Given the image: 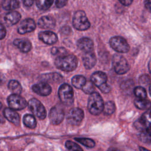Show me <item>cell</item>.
I'll use <instances>...</instances> for the list:
<instances>
[{
  "label": "cell",
  "instance_id": "ab89813d",
  "mask_svg": "<svg viewBox=\"0 0 151 151\" xmlns=\"http://www.w3.org/2000/svg\"><path fill=\"white\" fill-rule=\"evenodd\" d=\"M6 33V31L5 27L2 24H0V40L3 39L5 37Z\"/></svg>",
  "mask_w": 151,
  "mask_h": 151
},
{
  "label": "cell",
  "instance_id": "9c48e42d",
  "mask_svg": "<svg viewBox=\"0 0 151 151\" xmlns=\"http://www.w3.org/2000/svg\"><path fill=\"white\" fill-rule=\"evenodd\" d=\"M84 117V112L80 108H73L70 110L67 116V120L69 124L73 126L79 124Z\"/></svg>",
  "mask_w": 151,
  "mask_h": 151
},
{
  "label": "cell",
  "instance_id": "ac0fdd59",
  "mask_svg": "<svg viewBox=\"0 0 151 151\" xmlns=\"http://www.w3.org/2000/svg\"><path fill=\"white\" fill-rule=\"evenodd\" d=\"M4 114L8 121L12 123L15 126H19L20 123L19 116L14 110L10 108H6L4 110Z\"/></svg>",
  "mask_w": 151,
  "mask_h": 151
},
{
  "label": "cell",
  "instance_id": "d6a6232c",
  "mask_svg": "<svg viewBox=\"0 0 151 151\" xmlns=\"http://www.w3.org/2000/svg\"><path fill=\"white\" fill-rule=\"evenodd\" d=\"M133 92L135 94V96L138 98V99H146L147 97V93L146 91L142 86H139L136 87L134 88Z\"/></svg>",
  "mask_w": 151,
  "mask_h": 151
},
{
  "label": "cell",
  "instance_id": "3957f363",
  "mask_svg": "<svg viewBox=\"0 0 151 151\" xmlns=\"http://www.w3.org/2000/svg\"><path fill=\"white\" fill-rule=\"evenodd\" d=\"M73 25L79 31L87 30L90 27V23L83 11H77L75 12L73 18Z\"/></svg>",
  "mask_w": 151,
  "mask_h": 151
},
{
  "label": "cell",
  "instance_id": "b9f144b4",
  "mask_svg": "<svg viewBox=\"0 0 151 151\" xmlns=\"http://www.w3.org/2000/svg\"><path fill=\"white\" fill-rule=\"evenodd\" d=\"M34 1L35 0H23V3L25 6L29 7L33 4Z\"/></svg>",
  "mask_w": 151,
  "mask_h": 151
},
{
  "label": "cell",
  "instance_id": "7c38bea8",
  "mask_svg": "<svg viewBox=\"0 0 151 151\" xmlns=\"http://www.w3.org/2000/svg\"><path fill=\"white\" fill-rule=\"evenodd\" d=\"M36 28L35 21L31 18L24 19L18 27V32L20 34L30 32L34 31Z\"/></svg>",
  "mask_w": 151,
  "mask_h": 151
},
{
  "label": "cell",
  "instance_id": "5bb4252c",
  "mask_svg": "<svg viewBox=\"0 0 151 151\" xmlns=\"http://www.w3.org/2000/svg\"><path fill=\"white\" fill-rule=\"evenodd\" d=\"M38 38L41 41L48 45L54 44L58 40V37L56 34L50 31L40 32L38 34Z\"/></svg>",
  "mask_w": 151,
  "mask_h": 151
},
{
  "label": "cell",
  "instance_id": "1f68e13d",
  "mask_svg": "<svg viewBox=\"0 0 151 151\" xmlns=\"http://www.w3.org/2000/svg\"><path fill=\"white\" fill-rule=\"evenodd\" d=\"M75 140L83 145L90 148H92L95 146L94 141L89 138H75Z\"/></svg>",
  "mask_w": 151,
  "mask_h": 151
},
{
  "label": "cell",
  "instance_id": "83f0119b",
  "mask_svg": "<svg viewBox=\"0 0 151 151\" xmlns=\"http://www.w3.org/2000/svg\"><path fill=\"white\" fill-rule=\"evenodd\" d=\"M23 122L25 126L31 129L35 128L37 125V122L35 117L32 115L29 114H27L24 116Z\"/></svg>",
  "mask_w": 151,
  "mask_h": 151
},
{
  "label": "cell",
  "instance_id": "c3c4849f",
  "mask_svg": "<svg viewBox=\"0 0 151 151\" xmlns=\"http://www.w3.org/2000/svg\"><path fill=\"white\" fill-rule=\"evenodd\" d=\"M5 122V120L4 119V117L1 116H0V124H2V123H4Z\"/></svg>",
  "mask_w": 151,
  "mask_h": 151
},
{
  "label": "cell",
  "instance_id": "7bdbcfd3",
  "mask_svg": "<svg viewBox=\"0 0 151 151\" xmlns=\"http://www.w3.org/2000/svg\"><path fill=\"white\" fill-rule=\"evenodd\" d=\"M145 6L148 11L151 12V0H146L145 2Z\"/></svg>",
  "mask_w": 151,
  "mask_h": 151
},
{
  "label": "cell",
  "instance_id": "484cf974",
  "mask_svg": "<svg viewBox=\"0 0 151 151\" xmlns=\"http://www.w3.org/2000/svg\"><path fill=\"white\" fill-rule=\"evenodd\" d=\"M8 88L13 94L19 95L21 93L22 87L19 83L17 80H12L9 81L8 83Z\"/></svg>",
  "mask_w": 151,
  "mask_h": 151
},
{
  "label": "cell",
  "instance_id": "6da1fadb",
  "mask_svg": "<svg viewBox=\"0 0 151 151\" xmlns=\"http://www.w3.org/2000/svg\"><path fill=\"white\" fill-rule=\"evenodd\" d=\"M78 64L77 57L73 54H67L58 57L55 60V66L64 71H72L74 70Z\"/></svg>",
  "mask_w": 151,
  "mask_h": 151
},
{
  "label": "cell",
  "instance_id": "5b68a950",
  "mask_svg": "<svg viewBox=\"0 0 151 151\" xmlns=\"http://www.w3.org/2000/svg\"><path fill=\"white\" fill-rule=\"evenodd\" d=\"M112 64L114 71L118 74L126 73L130 68V66L126 58L120 54H115L112 58Z\"/></svg>",
  "mask_w": 151,
  "mask_h": 151
},
{
  "label": "cell",
  "instance_id": "603a6c76",
  "mask_svg": "<svg viewBox=\"0 0 151 151\" xmlns=\"http://www.w3.org/2000/svg\"><path fill=\"white\" fill-rule=\"evenodd\" d=\"M136 107L140 110H147L151 107V102L146 99H138L134 101Z\"/></svg>",
  "mask_w": 151,
  "mask_h": 151
},
{
  "label": "cell",
  "instance_id": "f6af8a7d",
  "mask_svg": "<svg viewBox=\"0 0 151 151\" xmlns=\"http://www.w3.org/2000/svg\"><path fill=\"white\" fill-rule=\"evenodd\" d=\"M4 75L0 73V83H2L3 81H4Z\"/></svg>",
  "mask_w": 151,
  "mask_h": 151
},
{
  "label": "cell",
  "instance_id": "7dc6e473",
  "mask_svg": "<svg viewBox=\"0 0 151 151\" xmlns=\"http://www.w3.org/2000/svg\"><path fill=\"white\" fill-rule=\"evenodd\" d=\"M139 150H140V151H150L149 150H148L143 147H139Z\"/></svg>",
  "mask_w": 151,
  "mask_h": 151
},
{
  "label": "cell",
  "instance_id": "cb8c5ba5",
  "mask_svg": "<svg viewBox=\"0 0 151 151\" xmlns=\"http://www.w3.org/2000/svg\"><path fill=\"white\" fill-rule=\"evenodd\" d=\"M71 83L74 87L79 89H82V88L86 83V79L83 76L76 75L72 78Z\"/></svg>",
  "mask_w": 151,
  "mask_h": 151
},
{
  "label": "cell",
  "instance_id": "7402d4cb",
  "mask_svg": "<svg viewBox=\"0 0 151 151\" xmlns=\"http://www.w3.org/2000/svg\"><path fill=\"white\" fill-rule=\"evenodd\" d=\"M2 6L7 11L13 10L19 7V2L18 0H2Z\"/></svg>",
  "mask_w": 151,
  "mask_h": 151
},
{
  "label": "cell",
  "instance_id": "f907efd6",
  "mask_svg": "<svg viewBox=\"0 0 151 151\" xmlns=\"http://www.w3.org/2000/svg\"><path fill=\"white\" fill-rule=\"evenodd\" d=\"M1 108H2V104H1V103L0 102V110H1Z\"/></svg>",
  "mask_w": 151,
  "mask_h": 151
},
{
  "label": "cell",
  "instance_id": "60d3db41",
  "mask_svg": "<svg viewBox=\"0 0 151 151\" xmlns=\"http://www.w3.org/2000/svg\"><path fill=\"white\" fill-rule=\"evenodd\" d=\"M122 4H123L124 6H129L130 5L132 2L133 0H118Z\"/></svg>",
  "mask_w": 151,
  "mask_h": 151
},
{
  "label": "cell",
  "instance_id": "4316f807",
  "mask_svg": "<svg viewBox=\"0 0 151 151\" xmlns=\"http://www.w3.org/2000/svg\"><path fill=\"white\" fill-rule=\"evenodd\" d=\"M139 139L144 143L151 142V128H147L142 130L139 134Z\"/></svg>",
  "mask_w": 151,
  "mask_h": 151
},
{
  "label": "cell",
  "instance_id": "44dd1931",
  "mask_svg": "<svg viewBox=\"0 0 151 151\" xmlns=\"http://www.w3.org/2000/svg\"><path fill=\"white\" fill-rule=\"evenodd\" d=\"M21 15L17 11H12L6 14L4 19L6 23L9 25L16 24L21 19Z\"/></svg>",
  "mask_w": 151,
  "mask_h": 151
},
{
  "label": "cell",
  "instance_id": "30bf717a",
  "mask_svg": "<svg viewBox=\"0 0 151 151\" xmlns=\"http://www.w3.org/2000/svg\"><path fill=\"white\" fill-rule=\"evenodd\" d=\"M134 127L140 130H143L147 128H151V110L145 112L140 118L134 123Z\"/></svg>",
  "mask_w": 151,
  "mask_h": 151
},
{
  "label": "cell",
  "instance_id": "8992f818",
  "mask_svg": "<svg viewBox=\"0 0 151 151\" xmlns=\"http://www.w3.org/2000/svg\"><path fill=\"white\" fill-rule=\"evenodd\" d=\"M109 43L113 50L120 53L127 52L130 50L129 44L126 40L122 37L116 36L111 38Z\"/></svg>",
  "mask_w": 151,
  "mask_h": 151
},
{
  "label": "cell",
  "instance_id": "836d02e7",
  "mask_svg": "<svg viewBox=\"0 0 151 151\" xmlns=\"http://www.w3.org/2000/svg\"><path fill=\"white\" fill-rule=\"evenodd\" d=\"M65 147L69 151H83L79 145L70 140H68L65 142Z\"/></svg>",
  "mask_w": 151,
  "mask_h": 151
},
{
  "label": "cell",
  "instance_id": "52a82bcc",
  "mask_svg": "<svg viewBox=\"0 0 151 151\" xmlns=\"http://www.w3.org/2000/svg\"><path fill=\"white\" fill-rule=\"evenodd\" d=\"M28 107L32 113L40 119H44L46 117V110L42 104L37 99L33 98L29 100Z\"/></svg>",
  "mask_w": 151,
  "mask_h": 151
},
{
  "label": "cell",
  "instance_id": "f35d334b",
  "mask_svg": "<svg viewBox=\"0 0 151 151\" xmlns=\"http://www.w3.org/2000/svg\"><path fill=\"white\" fill-rule=\"evenodd\" d=\"M68 0H56L55 5L57 8H61L64 7L67 3Z\"/></svg>",
  "mask_w": 151,
  "mask_h": 151
},
{
  "label": "cell",
  "instance_id": "8fae6325",
  "mask_svg": "<svg viewBox=\"0 0 151 151\" xmlns=\"http://www.w3.org/2000/svg\"><path fill=\"white\" fill-rule=\"evenodd\" d=\"M64 111L59 106H56L51 109L49 114L50 120L52 124L57 125L60 124L64 119Z\"/></svg>",
  "mask_w": 151,
  "mask_h": 151
},
{
  "label": "cell",
  "instance_id": "d6986e66",
  "mask_svg": "<svg viewBox=\"0 0 151 151\" xmlns=\"http://www.w3.org/2000/svg\"><path fill=\"white\" fill-rule=\"evenodd\" d=\"M38 24L43 29H52L55 27V21L51 16H43L39 19Z\"/></svg>",
  "mask_w": 151,
  "mask_h": 151
},
{
  "label": "cell",
  "instance_id": "4dcf8cb0",
  "mask_svg": "<svg viewBox=\"0 0 151 151\" xmlns=\"http://www.w3.org/2000/svg\"><path fill=\"white\" fill-rule=\"evenodd\" d=\"M134 82L132 80H127L122 83L121 85V88L122 90L126 93H131L133 89Z\"/></svg>",
  "mask_w": 151,
  "mask_h": 151
},
{
  "label": "cell",
  "instance_id": "bcb514c9",
  "mask_svg": "<svg viewBox=\"0 0 151 151\" xmlns=\"http://www.w3.org/2000/svg\"><path fill=\"white\" fill-rule=\"evenodd\" d=\"M148 68H149V71L150 72V73L151 74V58L149 62V64H148Z\"/></svg>",
  "mask_w": 151,
  "mask_h": 151
},
{
  "label": "cell",
  "instance_id": "e0dca14e",
  "mask_svg": "<svg viewBox=\"0 0 151 151\" xmlns=\"http://www.w3.org/2000/svg\"><path fill=\"white\" fill-rule=\"evenodd\" d=\"M107 80V75L102 71H96L91 76V81L98 88L106 83Z\"/></svg>",
  "mask_w": 151,
  "mask_h": 151
},
{
  "label": "cell",
  "instance_id": "ee69618b",
  "mask_svg": "<svg viewBox=\"0 0 151 151\" xmlns=\"http://www.w3.org/2000/svg\"><path fill=\"white\" fill-rule=\"evenodd\" d=\"M107 151H121L119 149L117 148V147H110Z\"/></svg>",
  "mask_w": 151,
  "mask_h": 151
},
{
  "label": "cell",
  "instance_id": "d4e9b609",
  "mask_svg": "<svg viewBox=\"0 0 151 151\" xmlns=\"http://www.w3.org/2000/svg\"><path fill=\"white\" fill-rule=\"evenodd\" d=\"M42 78L46 81H51L53 82H60L63 81V77L57 73H51L42 75Z\"/></svg>",
  "mask_w": 151,
  "mask_h": 151
},
{
  "label": "cell",
  "instance_id": "74e56055",
  "mask_svg": "<svg viewBox=\"0 0 151 151\" xmlns=\"http://www.w3.org/2000/svg\"><path fill=\"white\" fill-rule=\"evenodd\" d=\"M99 88L100 90V91L104 93H108L111 90V87L110 86L107 84V83H105L101 86L100 87H99Z\"/></svg>",
  "mask_w": 151,
  "mask_h": 151
},
{
  "label": "cell",
  "instance_id": "9a60e30c",
  "mask_svg": "<svg viewBox=\"0 0 151 151\" xmlns=\"http://www.w3.org/2000/svg\"><path fill=\"white\" fill-rule=\"evenodd\" d=\"M77 47L84 52H91L94 48L93 41L88 38H82L78 40L77 42Z\"/></svg>",
  "mask_w": 151,
  "mask_h": 151
},
{
  "label": "cell",
  "instance_id": "f546056e",
  "mask_svg": "<svg viewBox=\"0 0 151 151\" xmlns=\"http://www.w3.org/2000/svg\"><path fill=\"white\" fill-rule=\"evenodd\" d=\"M116 110V106L114 102L109 101L104 104L103 112L106 115H110Z\"/></svg>",
  "mask_w": 151,
  "mask_h": 151
},
{
  "label": "cell",
  "instance_id": "277c9868",
  "mask_svg": "<svg viewBox=\"0 0 151 151\" xmlns=\"http://www.w3.org/2000/svg\"><path fill=\"white\" fill-rule=\"evenodd\" d=\"M74 92L72 87L68 84H61L58 89V97L65 105H71L74 101Z\"/></svg>",
  "mask_w": 151,
  "mask_h": 151
},
{
  "label": "cell",
  "instance_id": "ba28073f",
  "mask_svg": "<svg viewBox=\"0 0 151 151\" xmlns=\"http://www.w3.org/2000/svg\"><path fill=\"white\" fill-rule=\"evenodd\" d=\"M7 101L11 109L15 110H19L24 109L27 106V101L25 99L18 94H12L10 95Z\"/></svg>",
  "mask_w": 151,
  "mask_h": 151
},
{
  "label": "cell",
  "instance_id": "7a4b0ae2",
  "mask_svg": "<svg viewBox=\"0 0 151 151\" xmlns=\"http://www.w3.org/2000/svg\"><path fill=\"white\" fill-rule=\"evenodd\" d=\"M104 102L101 96L97 92L91 94L88 97L87 108L90 113L93 115H99L104 109Z\"/></svg>",
  "mask_w": 151,
  "mask_h": 151
},
{
  "label": "cell",
  "instance_id": "e575fe53",
  "mask_svg": "<svg viewBox=\"0 0 151 151\" xmlns=\"http://www.w3.org/2000/svg\"><path fill=\"white\" fill-rule=\"evenodd\" d=\"M94 85V84L92 83L91 81H86L85 85L82 88V90L85 93L91 94L93 93H94V91L95 89Z\"/></svg>",
  "mask_w": 151,
  "mask_h": 151
},
{
  "label": "cell",
  "instance_id": "2e32d148",
  "mask_svg": "<svg viewBox=\"0 0 151 151\" xmlns=\"http://www.w3.org/2000/svg\"><path fill=\"white\" fill-rule=\"evenodd\" d=\"M82 60L84 66L86 69L92 68L96 63V57L93 51L84 52L82 57Z\"/></svg>",
  "mask_w": 151,
  "mask_h": 151
},
{
  "label": "cell",
  "instance_id": "681fc988",
  "mask_svg": "<svg viewBox=\"0 0 151 151\" xmlns=\"http://www.w3.org/2000/svg\"><path fill=\"white\" fill-rule=\"evenodd\" d=\"M149 93H150V94L151 96V85H150V86L149 87Z\"/></svg>",
  "mask_w": 151,
  "mask_h": 151
},
{
  "label": "cell",
  "instance_id": "d590c367",
  "mask_svg": "<svg viewBox=\"0 0 151 151\" xmlns=\"http://www.w3.org/2000/svg\"><path fill=\"white\" fill-rule=\"evenodd\" d=\"M139 84L142 86H147L151 83V78L147 74L142 75L139 79Z\"/></svg>",
  "mask_w": 151,
  "mask_h": 151
},
{
  "label": "cell",
  "instance_id": "8d00e7d4",
  "mask_svg": "<svg viewBox=\"0 0 151 151\" xmlns=\"http://www.w3.org/2000/svg\"><path fill=\"white\" fill-rule=\"evenodd\" d=\"M51 53L53 55H58V57L67 55V51L65 48L60 47H53L51 49Z\"/></svg>",
  "mask_w": 151,
  "mask_h": 151
},
{
  "label": "cell",
  "instance_id": "ffe728a7",
  "mask_svg": "<svg viewBox=\"0 0 151 151\" xmlns=\"http://www.w3.org/2000/svg\"><path fill=\"white\" fill-rule=\"evenodd\" d=\"M14 44L23 52H27L29 51L31 48V42L25 38L15 40L14 41Z\"/></svg>",
  "mask_w": 151,
  "mask_h": 151
},
{
  "label": "cell",
  "instance_id": "4fadbf2b",
  "mask_svg": "<svg viewBox=\"0 0 151 151\" xmlns=\"http://www.w3.org/2000/svg\"><path fill=\"white\" fill-rule=\"evenodd\" d=\"M32 89L34 92L42 96H48L51 92V87L45 82H41L33 85Z\"/></svg>",
  "mask_w": 151,
  "mask_h": 151
},
{
  "label": "cell",
  "instance_id": "f1b7e54d",
  "mask_svg": "<svg viewBox=\"0 0 151 151\" xmlns=\"http://www.w3.org/2000/svg\"><path fill=\"white\" fill-rule=\"evenodd\" d=\"M53 2L54 0H37L36 5L39 9L45 11L51 7Z\"/></svg>",
  "mask_w": 151,
  "mask_h": 151
}]
</instances>
